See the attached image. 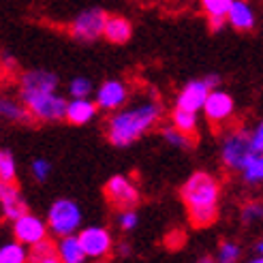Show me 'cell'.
Returning a JSON list of instances; mask_svg holds the SVG:
<instances>
[{"instance_id": "6da1fadb", "label": "cell", "mask_w": 263, "mask_h": 263, "mask_svg": "<svg viewBox=\"0 0 263 263\" xmlns=\"http://www.w3.org/2000/svg\"><path fill=\"white\" fill-rule=\"evenodd\" d=\"M161 116L163 105L154 97V92H150V99L130 105L126 109H116L107 122V139L116 148H126L159 124Z\"/></svg>"}, {"instance_id": "7a4b0ae2", "label": "cell", "mask_w": 263, "mask_h": 263, "mask_svg": "<svg viewBox=\"0 0 263 263\" xmlns=\"http://www.w3.org/2000/svg\"><path fill=\"white\" fill-rule=\"evenodd\" d=\"M180 197L189 210V218L195 227H210L218 218L220 184L208 172L193 174L180 191Z\"/></svg>"}, {"instance_id": "3957f363", "label": "cell", "mask_w": 263, "mask_h": 263, "mask_svg": "<svg viewBox=\"0 0 263 263\" xmlns=\"http://www.w3.org/2000/svg\"><path fill=\"white\" fill-rule=\"evenodd\" d=\"M22 105L30 118L39 122H58L64 120L67 99L56 92H22Z\"/></svg>"}, {"instance_id": "277c9868", "label": "cell", "mask_w": 263, "mask_h": 263, "mask_svg": "<svg viewBox=\"0 0 263 263\" xmlns=\"http://www.w3.org/2000/svg\"><path fill=\"white\" fill-rule=\"evenodd\" d=\"M255 150L251 146V130L246 128H231L225 133L220 141V161L229 172H238L244 167V163L248 161Z\"/></svg>"}, {"instance_id": "5b68a950", "label": "cell", "mask_w": 263, "mask_h": 263, "mask_svg": "<svg viewBox=\"0 0 263 263\" xmlns=\"http://www.w3.org/2000/svg\"><path fill=\"white\" fill-rule=\"evenodd\" d=\"M45 225H47V231L58 235V238L73 235L82 227V208L73 199H56L49 205Z\"/></svg>"}, {"instance_id": "8992f818", "label": "cell", "mask_w": 263, "mask_h": 263, "mask_svg": "<svg viewBox=\"0 0 263 263\" xmlns=\"http://www.w3.org/2000/svg\"><path fill=\"white\" fill-rule=\"evenodd\" d=\"M107 20V13L103 9H88L82 11L71 24V34L77 41H97L103 36V26Z\"/></svg>"}, {"instance_id": "52a82bcc", "label": "cell", "mask_w": 263, "mask_h": 263, "mask_svg": "<svg viewBox=\"0 0 263 263\" xmlns=\"http://www.w3.org/2000/svg\"><path fill=\"white\" fill-rule=\"evenodd\" d=\"M77 240H80L82 248L88 259H103L107 257L111 246H114V238L109 229L105 227H99V225H92V227H86L77 233Z\"/></svg>"}, {"instance_id": "ba28073f", "label": "cell", "mask_w": 263, "mask_h": 263, "mask_svg": "<svg viewBox=\"0 0 263 263\" xmlns=\"http://www.w3.org/2000/svg\"><path fill=\"white\" fill-rule=\"evenodd\" d=\"M105 197L120 210H133L139 203V191L126 176H111L105 184Z\"/></svg>"}, {"instance_id": "9c48e42d", "label": "cell", "mask_w": 263, "mask_h": 263, "mask_svg": "<svg viewBox=\"0 0 263 263\" xmlns=\"http://www.w3.org/2000/svg\"><path fill=\"white\" fill-rule=\"evenodd\" d=\"M13 233H15V242H20L24 246H32V244L47 238V225H45V220H41L39 216L24 212L22 216L13 220Z\"/></svg>"}, {"instance_id": "30bf717a", "label": "cell", "mask_w": 263, "mask_h": 263, "mask_svg": "<svg viewBox=\"0 0 263 263\" xmlns=\"http://www.w3.org/2000/svg\"><path fill=\"white\" fill-rule=\"evenodd\" d=\"M203 114L205 118L212 124H222V122H227L229 118L233 116L235 111V103L231 99V95H227L225 90H210L208 92V97H205V103H203Z\"/></svg>"}, {"instance_id": "8fae6325", "label": "cell", "mask_w": 263, "mask_h": 263, "mask_svg": "<svg viewBox=\"0 0 263 263\" xmlns=\"http://www.w3.org/2000/svg\"><path fill=\"white\" fill-rule=\"evenodd\" d=\"M128 99V86L120 80H107L103 82L97 90V107L105 111H116L124 107V103Z\"/></svg>"}, {"instance_id": "7c38bea8", "label": "cell", "mask_w": 263, "mask_h": 263, "mask_svg": "<svg viewBox=\"0 0 263 263\" xmlns=\"http://www.w3.org/2000/svg\"><path fill=\"white\" fill-rule=\"evenodd\" d=\"M208 92H210V88L203 84V80H193L180 90L176 107L178 109H186V111H195V114L201 111Z\"/></svg>"}, {"instance_id": "4fadbf2b", "label": "cell", "mask_w": 263, "mask_h": 263, "mask_svg": "<svg viewBox=\"0 0 263 263\" xmlns=\"http://www.w3.org/2000/svg\"><path fill=\"white\" fill-rule=\"evenodd\" d=\"M0 208H3L5 218L9 220H15L24 212H28L15 182H0Z\"/></svg>"}, {"instance_id": "5bb4252c", "label": "cell", "mask_w": 263, "mask_h": 263, "mask_svg": "<svg viewBox=\"0 0 263 263\" xmlns=\"http://www.w3.org/2000/svg\"><path fill=\"white\" fill-rule=\"evenodd\" d=\"M20 90L22 92H56L58 90V77H56V73L45 71V69L28 71V73L22 75Z\"/></svg>"}, {"instance_id": "9a60e30c", "label": "cell", "mask_w": 263, "mask_h": 263, "mask_svg": "<svg viewBox=\"0 0 263 263\" xmlns=\"http://www.w3.org/2000/svg\"><path fill=\"white\" fill-rule=\"evenodd\" d=\"M97 111H99L97 103H92L90 99H71V101H67L64 120L75 126H82V124H88L90 120H95Z\"/></svg>"}, {"instance_id": "2e32d148", "label": "cell", "mask_w": 263, "mask_h": 263, "mask_svg": "<svg viewBox=\"0 0 263 263\" xmlns=\"http://www.w3.org/2000/svg\"><path fill=\"white\" fill-rule=\"evenodd\" d=\"M225 20L233 26L235 30H242V32H248L255 28L257 24V17H255V11L253 7L246 3V0H233Z\"/></svg>"}, {"instance_id": "e0dca14e", "label": "cell", "mask_w": 263, "mask_h": 263, "mask_svg": "<svg viewBox=\"0 0 263 263\" xmlns=\"http://www.w3.org/2000/svg\"><path fill=\"white\" fill-rule=\"evenodd\" d=\"M130 34H133V26L130 22L122 15H107L105 20V26H103V36L107 39L109 43H116V45H122L126 43Z\"/></svg>"}, {"instance_id": "ac0fdd59", "label": "cell", "mask_w": 263, "mask_h": 263, "mask_svg": "<svg viewBox=\"0 0 263 263\" xmlns=\"http://www.w3.org/2000/svg\"><path fill=\"white\" fill-rule=\"evenodd\" d=\"M56 255L62 263H86L88 257L84 253V248L77 240V235H64L60 238V242L56 244Z\"/></svg>"}, {"instance_id": "d6986e66", "label": "cell", "mask_w": 263, "mask_h": 263, "mask_svg": "<svg viewBox=\"0 0 263 263\" xmlns=\"http://www.w3.org/2000/svg\"><path fill=\"white\" fill-rule=\"evenodd\" d=\"M240 176H242L244 184H248V186H257V184H261V180H263V159H261L259 152H253L251 156H248V161L240 169Z\"/></svg>"}, {"instance_id": "ffe728a7", "label": "cell", "mask_w": 263, "mask_h": 263, "mask_svg": "<svg viewBox=\"0 0 263 263\" xmlns=\"http://www.w3.org/2000/svg\"><path fill=\"white\" fill-rule=\"evenodd\" d=\"M0 118L7 122H28L30 120L24 105H20L17 101H13L9 97H0Z\"/></svg>"}, {"instance_id": "44dd1931", "label": "cell", "mask_w": 263, "mask_h": 263, "mask_svg": "<svg viewBox=\"0 0 263 263\" xmlns=\"http://www.w3.org/2000/svg\"><path fill=\"white\" fill-rule=\"evenodd\" d=\"M172 126H176L178 130H182V133H186V135H193L195 130H197V114L195 111H186V109H178L174 111L172 116Z\"/></svg>"}, {"instance_id": "7402d4cb", "label": "cell", "mask_w": 263, "mask_h": 263, "mask_svg": "<svg viewBox=\"0 0 263 263\" xmlns=\"http://www.w3.org/2000/svg\"><path fill=\"white\" fill-rule=\"evenodd\" d=\"M28 248L20 242H9L0 246V263H26Z\"/></svg>"}, {"instance_id": "603a6c76", "label": "cell", "mask_w": 263, "mask_h": 263, "mask_svg": "<svg viewBox=\"0 0 263 263\" xmlns=\"http://www.w3.org/2000/svg\"><path fill=\"white\" fill-rule=\"evenodd\" d=\"M242 259V246L233 240L220 242L218 253H216V263H238Z\"/></svg>"}, {"instance_id": "cb8c5ba5", "label": "cell", "mask_w": 263, "mask_h": 263, "mask_svg": "<svg viewBox=\"0 0 263 263\" xmlns=\"http://www.w3.org/2000/svg\"><path fill=\"white\" fill-rule=\"evenodd\" d=\"M56 253V244H51L47 238L28 246V255H26V263H41L45 257Z\"/></svg>"}, {"instance_id": "d4e9b609", "label": "cell", "mask_w": 263, "mask_h": 263, "mask_svg": "<svg viewBox=\"0 0 263 263\" xmlns=\"http://www.w3.org/2000/svg\"><path fill=\"white\" fill-rule=\"evenodd\" d=\"M17 167L9 150H0V182H15Z\"/></svg>"}, {"instance_id": "484cf974", "label": "cell", "mask_w": 263, "mask_h": 263, "mask_svg": "<svg viewBox=\"0 0 263 263\" xmlns=\"http://www.w3.org/2000/svg\"><path fill=\"white\" fill-rule=\"evenodd\" d=\"M163 139L169 143V146H174V148H189L191 146V135L186 133H182V130H178L176 126H165L163 128Z\"/></svg>"}, {"instance_id": "4316f807", "label": "cell", "mask_w": 263, "mask_h": 263, "mask_svg": "<svg viewBox=\"0 0 263 263\" xmlns=\"http://www.w3.org/2000/svg\"><path fill=\"white\" fill-rule=\"evenodd\" d=\"M92 90H95V86H92L88 77H73L69 84V95L73 99H90Z\"/></svg>"}, {"instance_id": "83f0119b", "label": "cell", "mask_w": 263, "mask_h": 263, "mask_svg": "<svg viewBox=\"0 0 263 263\" xmlns=\"http://www.w3.org/2000/svg\"><path fill=\"white\" fill-rule=\"evenodd\" d=\"M233 0H201V9L208 17H225Z\"/></svg>"}, {"instance_id": "f1b7e54d", "label": "cell", "mask_w": 263, "mask_h": 263, "mask_svg": "<svg viewBox=\"0 0 263 263\" xmlns=\"http://www.w3.org/2000/svg\"><path fill=\"white\" fill-rule=\"evenodd\" d=\"M263 216V208H261V201H248L246 205H242V212H240V218L244 225H255L259 222Z\"/></svg>"}, {"instance_id": "f546056e", "label": "cell", "mask_w": 263, "mask_h": 263, "mask_svg": "<svg viewBox=\"0 0 263 263\" xmlns=\"http://www.w3.org/2000/svg\"><path fill=\"white\" fill-rule=\"evenodd\" d=\"M30 169H32V176H34L36 182H45L51 174V163L47 159H34Z\"/></svg>"}, {"instance_id": "4dcf8cb0", "label": "cell", "mask_w": 263, "mask_h": 263, "mask_svg": "<svg viewBox=\"0 0 263 263\" xmlns=\"http://www.w3.org/2000/svg\"><path fill=\"white\" fill-rule=\"evenodd\" d=\"M137 222H139V216H137V212H133V210H124V212H120V216H118V227L122 231L135 229Z\"/></svg>"}, {"instance_id": "1f68e13d", "label": "cell", "mask_w": 263, "mask_h": 263, "mask_svg": "<svg viewBox=\"0 0 263 263\" xmlns=\"http://www.w3.org/2000/svg\"><path fill=\"white\" fill-rule=\"evenodd\" d=\"M251 146L255 152L261 154V150H263V124L261 122L251 130Z\"/></svg>"}, {"instance_id": "d6a6232c", "label": "cell", "mask_w": 263, "mask_h": 263, "mask_svg": "<svg viewBox=\"0 0 263 263\" xmlns=\"http://www.w3.org/2000/svg\"><path fill=\"white\" fill-rule=\"evenodd\" d=\"M203 84H205L210 90H216V88H220V77H218L216 73H210L205 80H203Z\"/></svg>"}, {"instance_id": "836d02e7", "label": "cell", "mask_w": 263, "mask_h": 263, "mask_svg": "<svg viewBox=\"0 0 263 263\" xmlns=\"http://www.w3.org/2000/svg\"><path fill=\"white\" fill-rule=\"evenodd\" d=\"M210 28H212L214 32H218L220 28H222V26H225V17H210Z\"/></svg>"}, {"instance_id": "e575fe53", "label": "cell", "mask_w": 263, "mask_h": 263, "mask_svg": "<svg viewBox=\"0 0 263 263\" xmlns=\"http://www.w3.org/2000/svg\"><path fill=\"white\" fill-rule=\"evenodd\" d=\"M41 263H62V261H60V259H58V255L54 253V255H49V257H45V259H43Z\"/></svg>"}, {"instance_id": "d590c367", "label": "cell", "mask_w": 263, "mask_h": 263, "mask_svg": "<svg viewBox=\"0 0 263 263\" xmlns=\"http://www.w3.org/2000/svg\"><path fill=\"white\" fill-rule=\"evenodd\" d=\"M118 253H120V255H128V246L126 244H120V246H118Z\"/></svg>"}, {"instance_id": "8d00e7d4", "label": "cell", "mask_w": 263, "mask_h": 263, "mask_svg": "<svg viewBox=\"0 0 263 263\" xmlns=\"http://www.w3.org/2000/svg\"><path fill=\"white\" fill-rule=\"evenodd\" d=\"M197 263H216V261H214L212 257H201V259L197 261Z\"/></svg>"}, {"instance_id": "74e56055", "label": "cell", "mask_w": 263, "mask_h": 263, "mask_svg": "<svg viewBox=\"0 0 263 263\" xmlns=\"http://www.w3.org/2000/svg\"><path fill=\"white\" fill-rule=\"evenodd\" d=\"M248 263H263V259H261V255H259V257H255V259H251V261H248Z\"/></svg>"}, {"instance_id": "f35d334b", "label": "cell", "mask_w": 263, "mask_h": 263, "mask_svg": "<svg viewBox=\"0 0 263 263\" xmlns=\"http://www.w3.org/2000/svg\"><path fill=\"white\" fill-rule=\"evenodd\" d=\"M95 263H107V261H103V259H99V261H95Z\"/></svg>"}]
</instances>
